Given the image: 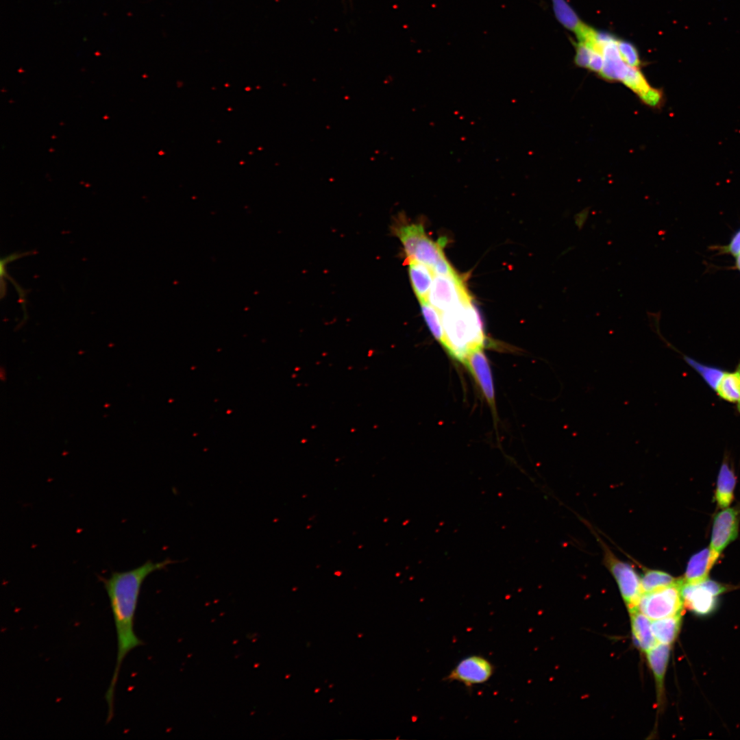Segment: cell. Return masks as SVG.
<instances>
[{
	"label": "cell",
	"instance_id": "6da1fadb",
	"mask_svg": "<svg viewBox=\"0 0 740 740\" xmlns=\"http://www.w3.org/2000/svg\"><path fill=\"white\" fill-rule=\"evenodd\" d=\"M176 562L169 558L160 562L149 560L134 569L114 571L108 578H101L110 600L117 640L116 664L105 694L108 704L107 724L110 722L114 715L115 689L123 661L130 651L143 644L134 630V615L141 585L149 574L164 569Z\"/></svg>",
	"mask_w": 740,
	"mask_h": 740
},
{
	"label": "cell",
	"instance_id": "7a4b0ae2",
	"mask_svg": "<svg viewBox=\"0 0 740 740\" xmlns=\"http://www.w3.org/2000/svg\"><path fill=\"white\" fill-rule=\"evenodd\" d=\"M444 332L442 346L463 363L471 352L482 349L485 342L482 322L472 301L441 312Z\"/></svg>",
	"mask_w": 740,
	"mask_h": 740
},
{
	"label": "cell",
	"instance_id": "3957f363",
	"mask_svg": "<svg viewBox=\"0 0 740 740\" xmlns=\"http://www.w3.org/2000/svg\"><path fill=\"white\" fill-rule=\"evenodd\" d=\"M683 608L680 578L676 584L643 593L636 610L651 620H655L682 614Z\"/></svg>",
	"mask_w": 740,
	"mask_h": 740
},
{
	"label": "cell",
	"instance_id": "277c9868",
	"mask_svg": "<svg viewBox=\"0 0 740 740\" xmlns=\"http://www.w3.org/2000/svg\"><path fill=\"white\" fill-rule=\"evenodd\" d=\"M427 301L440 312L472 301L461 277L435 274Z\"/></svg>",
	"mask_w": 740,
	"mask_h": 740
},
{
	"label": "cell",
	"instance_id": "5b68a950",
	"mask_svg": "<svg viewBox=\"0 0 740 740\" xmlns=\"http://www.w3.org/2000/svg\"><path fill=\"white\" fill-rule=\"evenodd\" d=\"M605 561L618 584L629 612L636 610L643 593L639 575L630 565L619 560L608 550L605 553Z\"/></svg>",
	"mask_w": 740,
	"mask_h": 740
},
{
	"label": "cell",
	"instance_id": "8992f818",
	"mask_svg": "<svg viewBox=\"0 0 740 740\" xmlns=\"http://www.w3.org/2000/svg\"><path fill=\"white\" fill-rule=\"evenodd\" d=\"M494 671V665L486 658L480 655H470L460 660L444 679L449 682H459L471 689L475 685L486 682L493 675Z\"/></svg>",
	"mask_w": 740,
	"mask_h": 740
},
{
	"label": "cell",
	"instance_id": "52a82bcc",
	"mask_svg": "<svg viewBox=\"0 0 740 740\" xmlns=\"http://www.w3.org/2000/svg\"><path fill=\"white\" fill-rule=\"evenodd\" d=\"M445 242L444 239L434 241L426 234L417 242L412 256L408 261L415 260L423 264L435 274L445 275L457 274L445 256L443 251Z\"/></svg>",
	"mask_w": 740,
	"mask_h": 740
},
{
	"label": "cell",
	"instance_id": "ba28073f",
	"mask_svg": "<svg viewBox=\"0 0 740 740\" xmlns=\"http://www.w3.org/2000/svg\"><path fill=\"white\" fill-rule=\"evenodd\" d=\"M739 523V510L735 507L723 508L715 516L709 548L718 558L727 545L737 537Z\"/></svg>",
	"mask_w": 740,
	"mask_h": 740
},
{
	"label": "cell",
	"instance_id": "9c48e42d",
	"mask_svg": "<svg viewBox=\"0 0 740 740\" xmlns=\"http://www.w3.org/2000/svg\"><path fill=\"white\" fill-rule=\"evenodd\" d=\"M463 363L466 365L482 395L490 406H495V392L490 366L482 349L469 353Z\"/></svg>",
	"mask_w": 740,
	"mask_h": 740
},
{
	"label": "cell",
	"instance_id": "30bf717a",
	"mask_svg": "<svg viewBox=\"0 0 740 740\" xmlns=\"http://www.w3.org/2000/svg\"><path fill=\"white\" fill-rule=\"evenodd\" d=\"M680 592L684 607L696 614L711 613L717 604V596L712 594L702 584L684 583L680 578Z\"/></svg>",
	"mask_w": 740,
	"mask_h": 740
},
{
	"label": "cell",
	"instance_id": "8fae6325",
	"mask_svg": "<svg viewBox=\"0 0 740 740\" xmlns=\"http://www.w3.org/2000/svg\"><path fill=\"white\" fill-rule=\"evenodd\" d=\"M717 559L718 557L712 553L709 547L693 554L687 564L684 577L681 578L682 581L697 584L705 580Z\"/></svg>",
	"mask_w": 740,
	"mask_h": 740
},
{
	"label": "cell",
	"instance_id": "7c38bea8",
	"mask_svg": "<svg viewBox=\"0 0 740 740\" xmlns=\"http://www.w3.org/2000/svg\"><path fill=\"white\" fill-rule=\"evenodd\" d=\"M630 614L634 641L641 651L646 652L658 643L652 631L651 619L637 610Z\"/></svg>",
	"mask_w": 740,
	"mask_h": 740
},
{
	"label": "cell",
	"instance_id": "4fadbf2b",
	"mask_svg": "<svg viewBox=\"0 0 740 740\" xmlns=\"http://www.w3.org/2000/svg\"><path fill=\"white\" fill-rule=\"evenodd\" d=\"M411 285L419 301L428 299L435 273L427 266L415 260L406 262Z\"/></svg>",
	"mask_w": 740,
	"mask_h": 740
},
{
	"label": "cell",
	"instance_id": "5bb4252c",
	"mask_svg": "<svg viewBox=\"0 0 740 740\" xmlns=\"http://www.w3.org/2000/svg\"><path fill=\"white\" fill-rule=\"evenodd\" d=\"M646 654L656 681L658 695L661 697L664 678L669 658L670 645L657 643L646 652Z\"/></svg>",
	"mask_w": 740,
	"mask_h": 740
},
{
	"label": "cell",
	"instance_id": "9a60e30c",
	"mask_svg": "<svg viewBox=\"0 0 740 740\" xmlns=\"http://www.w3.org/2000/svg\"><path fill=\"white\" fill-rule=\"evenodd\" d=\"M736 484V476L728 462L723 461L721 465L715 491V500L721 508H728L734 499V490Z\"/></svg>",
	"mask_w": 740,
	"mask_h": 740
},
{
	"label": "cell",
	"instance_id": "2e32d148",
	"mask_svg": "<svg viewBox=\"0 0 740 740\" xmlns=\"http://www.w3.org/2000/svg\"><path fill=\"white\" fill-rule=\"evenodd\" d=\"M682 621V614L653 620L652 633L658 643L670 645L678 637Z\"/></svg>",
	"mask_w": 740,
	"mask_h": 740
},
{
	"label": "cell",
	"instance_id": "e0dca14e",
	"mask_svg": "<svg viewBox=\"0 0 740 740\" xmlns=\"http://www.w3.org/2000/svg\"><path fill=\"white\" fill-rule=\"evenodd\" d=\"M715 391L721 399L740 406V362L733 371L724 372Z\"/></svg>",
	"mask_w": 740,
	"mask_h": 740
},
{
	"label": "cell",
	"instance_id": "ac0fdd59",
	"mask_svg": "<svg viewBox=\"0 0 740 740\" xmlns=\"http://www.w3.org/2000/svg\"><path fill=\"white\" fill-rule=\"evenodd\" d=\"M554 13L565 28L578 34L585 25L565 0H551Z\"/></svg>",
	"mask_w": 740,
	"mask_h": 740
},
{
	"label": "cell",
	"instance_id": "d6986e66",
	"mask_svg": "<svg viewBox=\"0 0 740 740\" xmlns=\"http://www.w3.org/2000/svg\"><path fill=\"white\" fill-rule=\"evenodd\" d=\"M396 234L404 247L406 262L411 259L417 242L426 232L422 224L410 223L400 226L396 230Z\"/></svg>",
	"mask_w": 740,
	"mask_h": 740
},
{
	"label": "cell",
	"instance_id": "ffe728a7",
	"mask_svg": "<svg viewBox=\"0 0 740 740\" xmlns=\"http://www.w3.org/2000/svg\"><path fill=\"white\" fill-rule=\"evenodd\" d=\"M678 580L665 571L648 569L641 578L642 591L643 593L650 592L676 584Z\"/></svg>",
	"mask_w": 740,
	"mask_h": 740
},
{
	"label": "cell",
	"instance_id": "44dd1931",
	"mask_svg": "<svg viewBox=\"0 0 740 740\" xmlns=\"http://www.w3.org/2000/svg\"><path fill=\"white\" fill-rule=\"evenodd\" d=\"M685 362L697 372L708 386L715 391L725 371L719 367L705 365L689 356H683Z\"/></svg>",
	"mask_w": 740,
	"mask_h": 740
},
{
	"label": "cell",
	"instance_id": "7402d4cb",
	"mask_svg": "<svg viewBox=\"0 0 740 740\" xmlns=\"http://www.w3.org/2000/svg\"><path fill=\"white\" fill-rule=\"evenodd\" d=\"M419 303L423 317L430 331L442 345L444 342V332L441 312L426 300L421 301Z\"/></svg>",
	"mask_w": 740,
	"mask_h": 740
},
{
	"label": "cell",
	"instance_id": "603a6c76",
	"mask_svg": "<svg viewBox=\"0 0 740 740\" xmlns=\"http://www.w3.org/2000/svg\"><path fill=\"white\" fill-rule=\"evenodd\" d=\"M629 65L625 63L620 55L604 58V66L600 71L601 76L610 81H622L625 77Z\"/></svg>",
	"mask_w": 740,
	"mask_h": 740
},
{
	"label": "cell",
	"instance_id": "cb8c5ba5",
	"mask_svg": "<svg viewBox=\"0 0 740 740\" xmlns=\"http://www.w3.org/2000/svg\"><path fill=\"white\" fill-rule=\"evenodd\" d=\"M621 82L639 97L652 88L637 67L631 66H629L627 73Z\"/></svg>",
	"mask_w": 740,
	"mask_h": 740
},
{
	"label": "cell",
	"instance_id": "d4e9b609",
	"mask_svg": "<svg viewBox=\"0 0 740 740\" xmlns=\"http://www.w3.org/2000/svg\"><path fill=\"white\" fill-rule=\"evenodd\" d=\"M617 47L623 61L628 65L637 67L641 62L636 47L630 42L617 38Z\"/></svg>",
	"mask_w": 740,
	"mask_h": 740
},
{
	"label": "cell",
	"instance_id": "484cf974",
	"mask_svg": "<svg viewBox=\"0 0 740 740\" xmlns=\"http://www.w3.org/2000/svg\"><path fill=\"white\" fill-rule=\"evenodd\" d=\"M593 49L585 43L578 41L576 44L575 63L577 66L588 68Z\"/></svg>",
	"mask_w": 740,
	"mask_h": 740
},
{
	"label": "cell",
	"instance_id": "4316f807",
	"mask_svg": "<svg viewBox=\"0 0 740 740\" xmlns=\"http://www.w3.org/2000/svg\"><path fill=\"white\" fill-rule=\"evenodd\" d=\"M718 251L736 257L740 254V229L734 234L729 243L717 247Z\"/></svg>",
	"mask_w": 740,
	"mask_h": 740
},
{
	"label": "cell",
	"instance_id": "83f0119b",
	"mask_svg": "<svg viewBox=\"0 0 740 740\" xmlns=\"http://www.w3.org/2000/svg\"><path fill=\"white\" fill-rule=\"evenodd\" d=\"M640 97L646 104L654 107L658 106L663 101V92L658 89L651 88Z\"/></svg>",
	"mask_w": 740,
	"mask_h": 740
},
{
	"label": "cell",
	"instance_id": "f1b7e54d",
	"mask_svg": "<svg viewBox=\"0 0 740 740\" xmlns=\"http://www.w3.org/2000/svg\"><path fill=\"white\" fill-rule=\"evenodd\" d=\"M604 66V57L602 53L593 50L588 69L592 71L600 73Z\"/></svg>",
	"mask_w": 740,
	"mask_h": 740
},
{
	"label": "cell",
	"instance_id": "f546056e",
	"mask_svg": "<svg viewBox=\"0 0 740 740\" xmlns=\"http://www.w3.org/2000/svg\"><path fill=\"white\" fill-rule=\"evenodd\" d=\"M735 258V267L740 271V254L737 256Z\"/></svg>",
	"mask_w": 740,
	"mask_h": 740
},
{
	"label": "cell",
	"instance_id": "4dcf8cb0",
	"mask_svg": "<svg viewBox=\"0 0 740 740\" xmlns=\"http://www.w3.org/2000/svg\"><path fill=\"white\" fill-rule=\"evenodd\" d=\"M737 410H738V411H739V412H740V406H737Z\"/></svg>",
	"mask_w": 740,
	"mask_h": 740
}]
</instances>
